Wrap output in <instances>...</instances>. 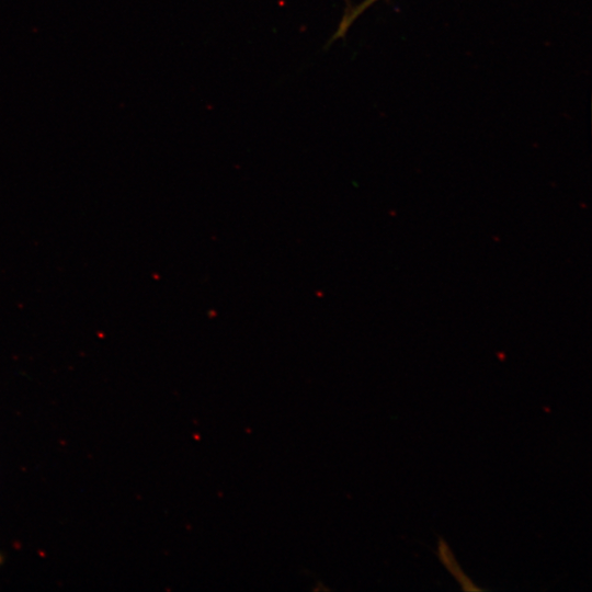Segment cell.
<instances>
[{
	"label": "cell",
	"mask_w": 592,
	"mask_h": 592,
	"mask_svg": "<svg viewBox=\"0 0 592 592\" xmlns=\"http://www.w3.org/2000/svg\"><path fill=\"white\" fill-rule=\"evenodd\" d=\"M437 556L445 568L454 576V578L459 582L462 589L465 591H481L480 588L476 587L474 582L463 572L459 567L454 554L452 553L447 543L443 539H439L437 546Z\"/></svg>",
	"instance_id": "1"
},
{
	"label": "cell",
	"mask_w": 592,
	"mask_h": 592,
	"mask_svg": "<svg viewBox=\"0 0 592 592\" xmlns=\"http://www.w3.org/2000/svg\"><path fill=\"white\" fill-rule=\"evenodd\" d=\"M378 0H362L355 5L346 2V8L342 14V18L339 22L337 31L331 36L328 44L333 43L337 39L343 38L352 24L372 5H374Z\"/></svg>",
	"instance_id": "2"
},
{
	"label": "cell",
	"mask_w": 592,
	"mask_h": 592,
	"mask_svg": "<svg viewBox=\"0 0 592 592\" xmlns=\"http://www.w3.org/2000/svg\"><path fill=\"white\" fill-rule=\"evenodd\" d=\"M1 561H2V558H1V556H0V563H1Z\"/></svg>",
	"instance_id": "3"
}]
</instances>
